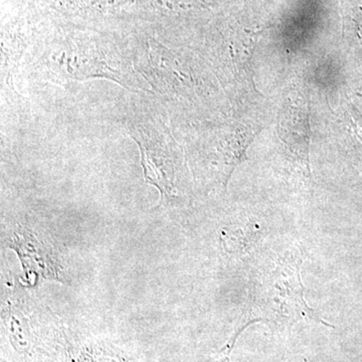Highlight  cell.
Here are the masks:
<instances>
[{
    "mask_svg": "<svg viewBox=\"0 0 362 362\" xmlns=\"http://www.w3.org/2000/svg\"><path fill=\"white\" fill-rule=\"evenodd\" d=\"M302 263L301 252H285L255 272L246 320L233 338V344L245 328L256 322L291 327L299 321L314 320L330 326L305 301Z\"/></svg>",
    "mask_w": 362,
    "mask_h": 362,
    "instance_id": "1",
    "label": "cell"
},
{
    "mask_svg": "<svg viewBox=\"0 0 362 362\" xmlns=\"http://www.w3.org/2000/svg\"><path fill=\"white\" fill-rule=\"evenodd\" d=\"M280 139L287 149L296 157L301 165L310 171L309 147H310V123L308 109L290 104L281 117L279 125Z\"/></svg>",
    "mask_w": 362,
    "mask_h": 362,
    "instance_id": "2",
    "label": "cell"
},
{
    "mask_svg": "<svg viewBox=\"0 0 362 362\" xmlns=\"http://www.w3.org/2000/svg\"><path fill=\"white\" fill-rule=\"evenodd\" d=\"M71 11L86 18H105L125 13L135 0H62Z\"/></svg>",
    "mask_w": 362,
    "mask_h": 362,
    "instance_id": "3",
    "label": "cell"
}]
</instances>
